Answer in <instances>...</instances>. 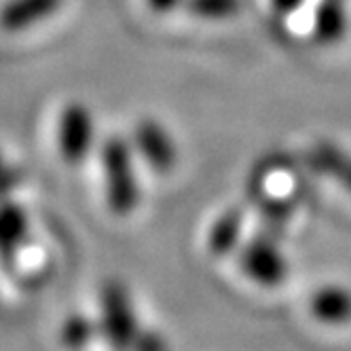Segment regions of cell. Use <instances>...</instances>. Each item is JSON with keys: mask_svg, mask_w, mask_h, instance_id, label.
Here are the masks:
<instances>
[{"mask_svg": "<svg viewBox=\"0 0 351 351\" xmlns=\"http://www.w3.org/2000/svg\"><path fill=\"white\" fill-rule=\"evenodd\" d=\"M134 144L123 136H110L99 150L104 195L114 216H130L140 204V184L134 163Z\"/></svg>", "mask_w": 351, "mask_h": 351, "instance_id": "cell-1", "label": "cell"}, {"mask_svg": "<svg viewBox=\"0 0 351 351\" xmlns=\"http://www.w3.org/2000/svg\"><path fill=\"white\" fill-rule=\"evenodd\" d=\"M99 335L117 351H134L142 339L140 322L136 315L130 292L119 282H108L99 292Z\"/></svg>", "mask_w": 351, "mask_h": 351, "instance_id": "cell-2", "label": "cell"}, {"mask_svg": "<svg viewBox=\"0 0 351 351\" xmlns=\"http://www.w3.org/2000/svg\"><path fill=\"white\" fill-rule=\"evenodd\" d=\"M95 142V123L83 102H68L58 117V148L70 165H81Z\"/></svg>", "mask_w": 351, "mask_h": 351, "instance_id": "cell-3", "label": "cell"}, {"mask_svg": "<svg viewBox=\"0 0 351 351\" xmlns=\"http://www.w3.org/2000/svg\"><path fill=\"white\" fill-rule=\"evenodd\" d=\"M132 144L146 165L159 173L173 169L178 163V146L165 125L153 117H144L136 123Z\"/></svg>", "mask_w": 351, "mask_h": 351, "instance_id": "cell-4", "label": "cell"}, {"mask_svg": "<svg viewBox=\"0 0 351 351\" xmlns=\"http://www.w3.org/2000/svg\"><path fill=\"white\" fill-rule=\"evenodd\" d=\"M239 265L250 280L261 286H278L288 278V261L269 237H254L241 250Z\"/></svg>", "mask_w": 351, "mask_h": 351, "instance_id": "cell-5", "label": "cell"}, {"mask_svg": "<svg viewBox=\"0 0 351 351\" xmlns=\"http://www.w3.org/2000/svg\"><path fill=\"white\" fill-rule=\"evenodd\" d=\"M64 7V0H5L0 7V30L19 34L40 26Z\"/></svg>", "mask_w": 351, "mask_h": 351, "instance_id": "cell-6", "label": "cell"}, {"mask_svg": "<svg viewBox=\"0 0 351 351\" xmlns=\"http://www.w3.org/2000/svg\"><path fill=\"white\" fill-rule=\"evenodd\" d=\"M311 315L324 324L341 326L351 322V290L343 286H324L309 300Z\"/></svg>", "mask_w": 351, "mask_h": 351, "instance_id": "cell-7", "label": "cell"}, {"mask_svg": "<svg viewBox=\"0 0 351 351\" xmlns=\"http://www.w3.org/2000/svg\"><path fill=\"white\" fill-rule=\"evenodd\" d=\"M28 237V214L17 204H0V256L11 258Z\"/></svg>", "mask_w": 351, "mask_h": 351, "instance_id": "cell-8", "label": "cell"}, {"mask_svg": "<svg viewBox=\"0 0 351 351\" xmlns=\"http://www.w3.org/2000/svg\"><path fill=\"white\" fill-rule=\"evenodd\" d=\"M309 163L324 176H330L339 184L351 191V155L345 153L343 148L330 142H317L311 148Z\"/></svg>", "mask_w": 351, "mask_h": 351, "instance_id": "cell-9", "label": "cell"}, {"mask_svg": "<svg viewBox=\"0 0 351 351\" xmlns=\"http://www.w3.org/2000/svg\"><path fill=\"white\" fill-rule=\"evenodd\" d=\"M241 224H243V216L237 208L222 212L214 220L208 233V247L216 256H222L237 247L241 237Z\"/></svg>", "mask_w": 351, "mask_h": 351, "instance_id": "cell-10", "label": "cell"}, {"mask_svg": "<svg viewBox=\"0 0 351 351\" xmlns=\"http://www.w3.org/2000/svg\"><path fill=\"white\" fill-rule=\"evenodd\" d=\"M347 30V13L341 0H324L315 11L313 34L319 43H339Z\"/></svg>", "mask_w": 351, "mask_h": 351, "instance_id": "cell-11", "label": "cell"}, {"mask_svg": "<svg viewBox=\"0 0 351 351\" xmlns=\"http://www.w3.org/2000/svg\"><path fill=\"white\" fill-rule=\"evenodd\" d=\"M182 9L197 19L224 21L239 15L241 0H184Z\"/></svg>", "mask_w": 351, "mask_h": 351, "instance_id": "cell-12", "label": "cell"}, {"mask_svg": "<svg viewBox=\"0 0 351 351\" xmlns=\"http://www.w3.org/2000/svg\"><path fill=\"white\" fill-rule=\"evenodd\" d=\"M95 335H99V328H97V326H95L91 319H87V317L81 315V313L70 315V317L64 322L62 332H60L62 343H64L68 349H72V351H83V349L93 341Z\"/></svg>", "mask_w": 351, "mask_h": 351, "instance_id": "cell-13", "label": "cell"}, {"mask_svg": "<svg viewBox=\"0 0 351 351\" xmlns=\"http://www.w3.org/2000/svg\"><path fill=\"white\" fill-rule=\"evenodd\" d=\"M13 184H15V173L5 163L3 153H0V202H3V199L9 195V191L13 189Z\"/></svg>", "mask_w": 351, "mask_h": 351, "instance_id": "cell-14", "label": "cell"}, {"mask_svg": "<svg viewBox=\"0 0 351 351\" xmlns=\"http://www.w3.org/2000/svg\"><path fill=\"white\" fill-rule=\"evenodd\" d=\"M148 9L153 13H159V15H167L176 9H182L184 7V0H146Z\"/></svg>", "mask_w": 351, "mask_h": 351, "instance_id": "cell-15", "label": "cell"}, {"mask_svg": "<svg viewBox=\"0 0 351 351\" xmlns=\"http://www.w3.org/2000/svg\"><path fill=\"white\" fill-rule=\"evenodd\" d=\"M305 0H271L273 5V11L280 13V15H288V13H294L296 9H300Z\"/></svg>", "mask_w": 351, "mask_h": 351, "instance_id": "cell-16", "label": "cell"}]
</instances>
